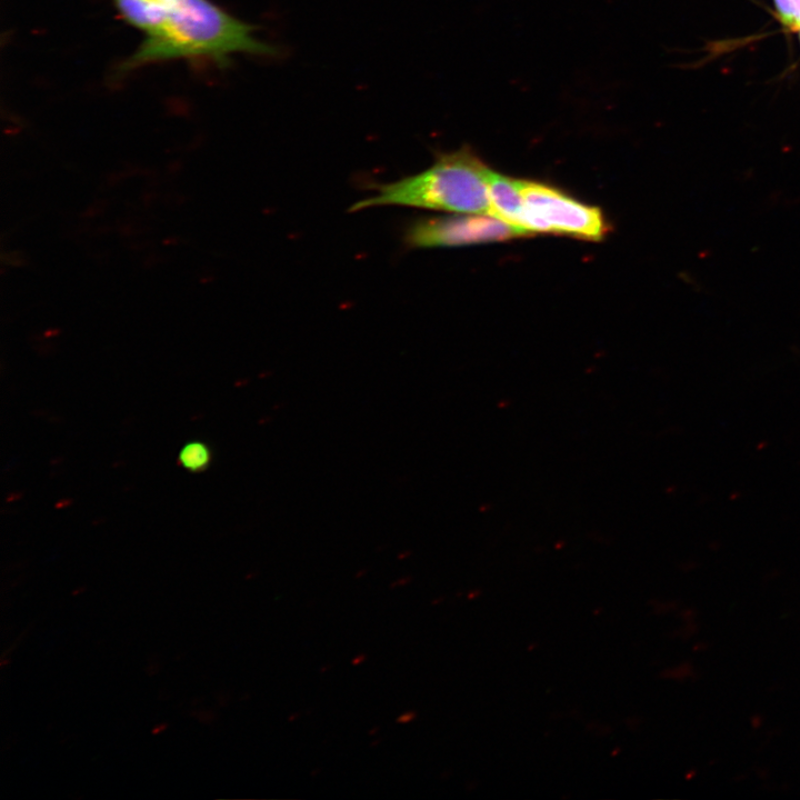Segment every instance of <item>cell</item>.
<instances>
[{
  "instance_id": "obj_1",
  "label": "cell",
  "mask_w": 800,
  "mask_h": 800,
  "mask_svg": "<svg viewBox=\"0 0 800 800\" xmlns=\"http://www.w3.org/2000/svg\"><path fill=\"white\" fill-rule=\"evenodd\" d=\"M161 26L146 36L129 59L134 67L176 58H207L227 63L233 53L278 56L277 47L254 37V27L210 0H163Z\"/></svg>"
},
{
  "instance_id": "obj_2",
  "label": "cell",
  "mask_w": 800,
  "mask_h": 800,
  "mask_svg": "<svg viewBox=\"0 0 800 800\" xmlns=\"http://www.w3.org/2000/svg\"><path fill=\"white\" fill-rule=\"evenodd\" d=\"M491 169L469 148L439 153L426 170L374 186V194L356 202L350 211L378 206H400L456 214H490Z\"/></svg>"
},
{
  "instance_id": "obj_3",
  "label": "cell",
  "mask_w": 800,
  "mask_h": 800,
  "mask_svg": "<svg viewBox=\"0 0 800 800\" xmlns=\"http://www.w3.org/2000/svg\"><path fill=\"white\" fill-rule=\"evenodd\" d=\"M521 227L534 232L563 233L584 240H601L608 227L602 212L552 187L520 179Z\"/></svg>"
},
{
  "instance_id": "obj_4",
  "label": "cell",
  "mask_w": 800,
  "mask_h": 800,
  "mask_svg": "<svg viewBox=\"0 0 800 800\" xmlns=\"http://www.w3.org/2000/svg\"><path fill=\"white\" fill-rule=\"evenodd\" d=\"M529 236L503 220L490 214H457L422 218L411 223L404 242L411 249L457 247L464 244L504 241Z\"/></svg>"
},
{
  "instance_id": "obj_5",
  "label": "cell",
  "mask_w": 800,
  "mask_h": 800,
  "mask_svg": "<svg viewBox=\"0 0 800 800\" xmlns=\"http://www.w3.org/2000/svg\"><path fill=\"white\" fill-rule=\"evenodd\" d=\"M489 193L491 216L530 234L521 227L523 203L520 179L502 176L492 170L489 180Z\"/></svg>"
},
{
  "instance_id": "obj_6",
  "label": "cell",
  "mask_w": 800,
  "mask_h": 800,
  "mask_svg": "<svg viewBox=\"0 0 800 800\" xmlns=\"http://www.w3.org/2000/svg\"><path fill=\"white\" fill-rule=\"evenodd\" d=\"M209 447L201 441L187 442L179 451V463L190 472L203 471L210 463Z\"/></svg>"
},
{
  "instance_id": "obj_7",
  "label": "cell",
  "mask_w": 800,
  "mask_h": 800,
  "mask_svg": "<svg viewBox=\"0 0 800 800\" xmlns=\"http://www.w3.org/2000/svg\"><path fill=\"white\" fill-rule=\"evenodd\" d=\"M781 21L791 29L800 30V0H773Z\"/></svg>"
},
{
  "instance_id": "obj_8",
  "label": "cell",
  "mask_w": 800,
  "mask_h": 800,
  "mask_svg": "<svg viewBox=\"0 0 800 800\" xmlns=\"http://www.w3.org/2000/svg\"><path fill=\"white\" fill-rule=\"evenodd\" d=\"M416 717H417V713L414 711H407V712H403L402 714H400L396 721L398 723H408V722L413 721L416 719Z\"/></svg>"
},
{
  "instance_id": "obj_9",
  "label": "cell",
  "mask_w": 800,
  "mask_h": 800,
  "mask_svg": "<svg viewBox=\"0 0 800 800\" xmlns=\"http://www.w3.org/2000/svg\"><path fill=\"white\" fill-rule=\"evenodd\" d=\"M364 660H366V656H364V654H360V656H357V657L352 660V663L356 664V666H358V664H360V663H361L362 661H364Z\"/></svg>"
},
{
  "instance_id": "obj_10",
  "label": "cell",
  "mask_w": 800,
  "mask_h": 800,
  "mask_svg": "<svg viewBox=\"0 0 800 800\" xmlns=\"http://www.w3.org/2000/svg\"><path fill=\"white\" fill-rule=\"evenodd\" d=\"M800 31V30H799Z\"/></svg>"
}]
</instances>
